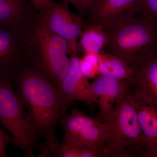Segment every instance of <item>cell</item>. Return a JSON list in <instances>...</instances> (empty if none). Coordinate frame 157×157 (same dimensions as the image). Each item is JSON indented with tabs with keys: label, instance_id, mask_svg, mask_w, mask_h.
<instances>
[{
	"label": "cell",
	"instance_id": "1",
	"mask_svg": "<svg viewBox=\"0 0 157 157\" xmlns=\"http://www.w3.org/2000/svg\"><path fill=\"white\" fill-rule=\"evenodd\" d=\"M12 80L40 137L44 140L41 147L51 154V149L58 143L57 125L72 104L40 69L31 63L21 66Z\"/></svg>",
	"mask_w": 157,
	"mask_h": 157
},
{
	"label": "cell",
	"instance_id": "2",
	"mask_svg": "<svg viewBox=\"0 0 157 157\" xmlns=\"http://www.w3.org/2000/svg\"><path fill=\"white\" fill-rule=\"evenodd\" d=\"M21 32L28 61L40 69L59 89L70 64L67 43L51 29L36 8L23 24Z\"/></svg>",
	"mask_w": 157,
	"mask_h": 157
},
{
	"label": "cell",
	"instance_id": "3",
	"mask_svg": "<svg viewBox=\"0 0 157 157\" xmlns=\"http://www.w3.org/2000/svg\"><path fill=\"white\" fill-rule=\"evenodd\" d=\"M107 42L104 50L135 69L157 52V24L138 13L104 28Z\"/></svg>",
	"mask_w": 157,
	"mask_h": 157
},
{
	"label": "cell",
	"instance_id": "4",
	"mask_svg": "<svg viewBox=\"0 0 157 157\" xmlns=\"http://www.w3.org/2000/svg\"><path fill=\"white\" fill-rule=\"evenodd\" d=\"M99 117L107 126L106 157H146V138L127 95L110 112Z\"/></svg>",
	"mask_w": 157,
	"mask_h": 157
},
{
	"label": "cell",
	"instance_id": "5",
	"mask_svg": "<svg viewBox=\"0 0 157 157\" xmlns=\"http://www.w3.org/2000/svg\"><path fill=\"white\" fill-rule=\"evenodd\" d=\"M12 79L0 76V124L14 139L25 156H34L41 138Z\"/></svg>",
	"mask_w": 157,
	"mask_h": 157
},
{
	"label": "cell",
	"instance_id": "6",
	"mask_svg": "<svg viewBox=\"0 0 157 157\" xmlns=\"http://www.w3.org/2000/svg\"><path fill=\"white\" fill-rule=\"evenodd\" d=\"M63 132V141L104 153L107 128L99 117H91L73 108L60 121Z\"/></svg>",
	"mask_w": 157,
	"mask_h": 157
},
{
	"label": "cell",
	"instance_id": "7",
	"mask_svg": "<svg viewBox=\"0 0 157 157\" xmlns=\"http://www.w3.org/2000/svg\"><path fill=\"white\" fill-rule=\"evenodd\" d=\"M42 13L51 29L67 43L70 56H77L78 39L86 24L82 16L71 12L67 3L52 0L48 10Z\"/></svg>",
	"mask_w": 157,
	"mask_h": 157
},
{
	"label": "cell",
	"instance_id": "8",
	"mask_svg": "<svg viewBox=\"0 0 157 157\" xmlns=\"http://www.w3.org/2000/svg\"><path fill=\"white\" fill-rule=\"evenodd\" d=\"M21 28L0 26V76L11 79L28 62L23 50Z\"/></svg>",
	"mask_w": 157,
	"mask_h": 157
},
{
	"label": "cell",
	"instance_id": "9",
	"mask_svg": "<svg viewBox=\"0 0 157 157\" xmlns=\"http://www.w3.org/2000/svg\"><path fill=\"white\" fill-rule=\"evenodd\" d=\"M143 0H97L90 8V22L104 28L117 21L138 14Z\"/></svg>",
	"mask_w": 157,
	"mask_h": 157
},
{
	"label": "cell",
	"instance_id": "10",
	"mask_svg": "<svg viewBox=\"0 0 157 157\" xmlns=\"http://www.w3.org/2000/svg\"><path fill=\"white\" fill-rule=\"evenodd\" d=\"M127 96L134 100L147 99L157 104V52L135 68L128 81Z\"/></svg>",
	"mask_w": 157,
	"mask_h": 157
},
{
	"label": "cell",
	"instance_id": "11",
	"mask_svg": "<svg viewBox=\"0 0 157 157\" xmlns=\"http://www.w3.org/2000/svg\"><path fill=\"white\" fill-rule=\"evenodd\" d=\"M70 64L67 72L63 78L59 90L67 101H82L88 106L98 104L94 95L89 79L82 73L77 56H70Z\"/></svg>",
	"mask_w": 157,
	"mask_h": 157
},
{
	"label": "cell",
	"instance_id": "12",
	"mask_svg": "<svg viewBox=\"0 0 157 157\" xmlns=\"http://www.w3.org/2000/svg\"><path fill=\"white\" fill-rule=\"evenodd\" d=\"M128 80H121L98 75L91 82V88L98 100L99 111L98 117H101L110 112L118 102L127 95Z\"/></svg>",
	"mask_w": 157,
	"mask_h": 157
},
{
	"label": "cell",
	"instance_id": "13",
	"mask_svg": "<svg viewBox=\"0 0 157 157\" xmlns=\"http://www.w3.org/2000/svg\"><path fill=\"white\" fill-rule=\"evenodd\" d=\"M128 98L135 107L140 128L146 138V157H156L157 153V104L147 99L134 100Z\"/></svg>",
	"mask_w": 157,
	"mask_h": 157
},
{
	"label": "cell",
	"instance_id": "14",
	"mask_svg": "<svg viewBox=\"0 0 157 157\" xmlns=\"http://www.w3.org/2000/svg\"><path fill=\"white\" fill-rule=\"evenodd\" d=\"M35 8L25 0H0V26L20 28Z\"/></svg>",
	"mask_w": 157,
	"mask_h": 157
},
{
	"label": "cell",
	"instance_id": "15",
	"mask_svg": "<svg viewBox=\"0 0 157 157\" xmlns=\"http://www.w3.org/2000/svg\"><path fill=\"white\" fill-rule=\"evenodd\" d=\"M98 54L99 75L121 80L129 81L132 78L135 69L131 67L121 59L104 49Z\"/></svg>",
	"mask_w": 157,
	"mask_h": 157
},
{
	"label": "cell",
	"instance_id": "16",
	"mask_svg": "<svg viewBox=\"0 0 157 157\" xmlns=\"http://www.w3.org/2000/svg\"><path fill=\"white\" fill-rule=\"evenodd\" d=\"M77 49L84 54L100 53L107 45V36L102 26L94 23H86L79 38Z\"/></svg>",
	"mask_w": 157,
	"mask_h": 157
},
{
	"label": "cell",
	"instance_id": "17",
	"mask_svg": "<svg viewBox=\"0 0 157 157\" xmlns=\"http://www.w3.org/2000/svg\"><path fill=\"white\" fill-rule=\"evenodd\" d=\"M52 155L59 157H104L101 152L82 148L63 141L51 149Z\"/></svg>",
	"mask_w": 157,
	"mask_h": 157
},
{
	"label": "cell",
	"instance_id": "18",
	"mask_svg": "<svg viewBox=\"0 0 157 157\" xmlns=\"http://www.w3.org/2000/svg\"><path fill=\"white\" fill-rule=\"evenodd\" d=\"M79 69L82 75L88 79L94 78L99 75L98 54H84L79 59Z\"/></svg>",
	"mask_w": 157,
	"mask_h": 157
},
{
	"label": "cell",
	"instance_id": "19",
	"mask_svg": "<svg viewBox=\"0 0 157 157\" xmlns=\"http://www.w3.org/2000/svg\"><path fill=\"white\" fill-rule=\"evenodd\" d=\"M139 13L157 24V0H143Z\"/></svg>",
	"mask_w": 157,
	"mask_h": 157
},
{
	"label": "cell",
	"instance_id": "20",
	"mask_svg": "<svg viewBox=\"0 0 157 157\" xmlns=\"http://www.w3.org/2000/svg\"><path fill=\"white\" fill-rule=\"evenodd\" d=\"M9 144H15L10 134L0 128V157H7V147Z\"/></svg>",
	"mask_w": 157,
	"mask_h": 157
},
{
	"label": "cell",
	"instance_id": "21",
	"mask_svg": "<svg viewBox=\"0 0 157 157\" xmlns=\"http://www.w3.org/2000/svg\"><path fill=\"white\" fill-rule=\"evenodd\" d=\"M42 13L45 12L50 6L52 0H29Z\"/></svg>",
	"mask_w": 157,
	"mask_h": 157
},
{
	"label": "cell",
	"instance_id": "22",
	"mask_svg": "<svg viewBox=\"0 0 157 157\" xmlns=\"http://www.w3.org/2000/svg\"><path fill=\"white\" fill-rule=\"evenodd\" d=\"M97 0H78V11L80 15H82L89 11L90 8Z\"/></svg>",
	"mask_w": 157,
	"mask_h": 157
},
{
	"label": "cell",
	"instance_id": "23",
	"mask_svg": "<svg viewBox=\"0 0 157 157\" xmlns=\"http://www.w3.org/2000/svg\"><path fill=\"white\" fill-rule=\"evenodd\" d=\"M64 2L73 5L76 9L78 10V0H63Z\"/></svg>",
	"mask_w": 157,
	"mask_h": 157
},
{
	"label": "cell",
	"instance_id": "24",
	"mask_svg": "<svg viewBox=\"0 0 157 157\" xmlns=\"http://www.w3.org/2000/svg\"><path fill=\"white\" fill-rule=\"evenodd\" d=\"M156 157H157V153L156 155Z\"/></svg>",
	"mask_w": 157,
	"mask_h": 157
}]
</instances>
